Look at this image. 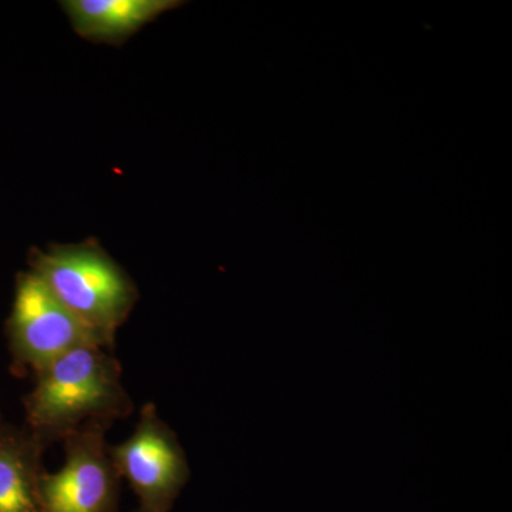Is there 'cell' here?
I'll use <instances>...</instances> for the list:
<instances>
[{"mask_svg":"<svg viewBox=\"0 0 512 512\" xmlns=\"http://www.w3.org/2000/svg\"><path fill=\"white\" fill-rule=\"evenodd\" d=\"M33 377L35 384L23 399L25 426L46 447L87 424H113L134 412L119 359L103 346L70 350Z\"/></svg>","mask_w":512,"mask_h":512,"instance_id":"obj_1","label":"cell"},{"mask_svg":"<svg viewBox=\"0 0 512 512\" xmlns=\"http://www.w3.org/2000/svg\"><path fill=\"white\" fill-rule=\"evenodd\" d=\"M29 271L103 348L114 350L117 332L140 301L134 279L97 238L29 249Z\"/></svg>","mask_w":512,"mask_h":512,"instance_id":"obj_2","label":"cell"},{"mask_svg":"<svg viewBox=\"0 0 512 512\" xmlns=\"http://www.w3.org/2000/svg\"><path fill=\"white\" fill-rule=\"evenodd\" d=\"M5 336L10 373L16 377L33 376L57 357L80 346H100L29 269L16 275Z\"/></svg>","mask_w":512,"mask_h":512,"instance_id":"obj_3","label":"cell"},{"mask_svg":"<svg viewBox=\"0 0 512 512\" xmlns=\"http://www.w3.org/2000/svg\"><path fill=\"white\" fill-rule=\"evenodd\" d=\"M110 456L137 495L138 512H170L190 480L184 448L154 403L141 407L133 434L110 446Z\"/></svg>","mask_w":512,"mask_h":512,"instance_id":"obj_4","label":"cell"},{"mask_svg":"<svg viewBox=\"0 0 512 512\" xmlns=\"http://www.w3.org/2000/svg\"><path fill=\"white\" fill-rule=\"evenodd\" d=\"M111 426L90 423L63 440V467L40 477L43 511L117 512L121 477L106 439Z\"/></svg>","mask_w":512,"mask_h":512,"instance_id":"obj_5","label":"cell"},{"mask_svg":"<svg viewBox=\"0 0 512 512\" xmlns=\"http://www.w3.org/2000/svg\"><path fill=\"white\" fill-rule=\"evenodd\" d=\"M74 32L99 45L121 46L164 13L180 8V0H62Z\"/></svg>","mask_w":512,"mask_h":512,"instance_id":"obj_6","label":"cell"},{"mask_svg":"<svg viewBox=\"0 0 512 512\" xmlns=\"http://www.w3.org/2000/svg\"><path fill=\"white\" fill-rule=\"evenodd\" d=\"M46 448L25 424L0 430V512H45L39 483Z\"/></svg>","mask_w":512,"mask_h":512,"instance_id":"obj_7","label":"cell"},{"mask_svg":"<svg viewBox=\"0 0 512 512\" xmlns=\"http://www.w3.org/2000/svg\"><path fill=\"white\" fill-rule=\"evenodd\" d=\"M6 424L8 423H6L5 419H3L2 413H0V430H2L3 427L6 426Z\"/></svg>","mask_w":512,"mask_h":512,"instance_id":"obj_8","label":"cell"}]
</instances>
